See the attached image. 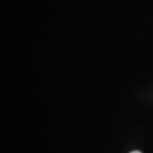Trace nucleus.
Wrapping results in <instances>:
<instances>
[{"label": "nucleus", "mask_w": 153, "mask_h": 153, "mask_svg": "<svg viewBox=\"0 0 153 153\" xmlns=\"http://www.w3.org/2000/svg\"><path fill=\"white\" fill-rule=\"evenodd\" d=\"M131 153H141L140 151H133V152H131Z\"/></svg>", "instance_id": "nucleus-1"}]
</instances>
